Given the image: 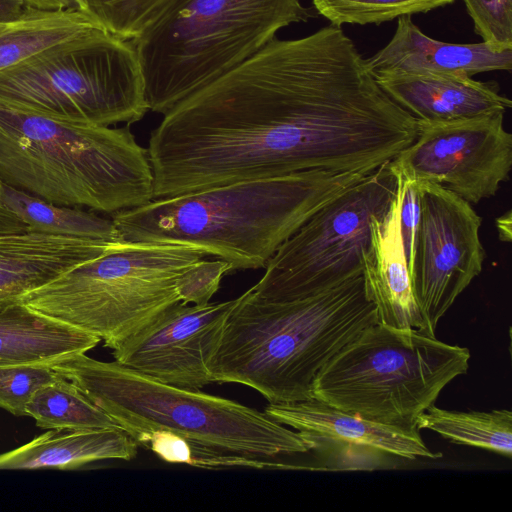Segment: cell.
I'll use <instances>...</instances> for the list:
<instances>
[{
    "mask_svg": "<svg viewBox=\"0 0 512 512\" xmlns=\"http://www.w3.org/2000/svg\"><path fill=\"white\" fill-rule=\"evenodd\" d=\"M417 131L341 26L274 38L164 114L147 149L153 199L309 171L371 172Z\"/></svg>",
    "mask_w": 512,
    "mask_h": 512,
    "instance_id": "6da1fadb",
    "label": "cell"
},
{
    "mask_svg": "<svg viewBox=\"0 0 512 512\" xmlns=\"http://www.w3.org/2000/svg\"><path fill=\"white\" fill-rule=\"evenodd\" d=\"M369 173L309 171L238 181L153 199L114 213L112 221L127 241L197 247L231 271L265 268L315 211Z\"/></svg>",
    "mask_w": 512,
    "mask_h": 512,
    "instance_id": "7a4b0ae2",
    "label": "cell"
},
{
    "mask_svg": "<svg viewBox=\"0 0 512 512\" xmlns=\"http://www.w3.org/2000/svg\"><path fill=\"white\" fill-rule=\"evenodd\" d=\"M377 323L363 273L286 302L264 301L249 289L226 319L208 373L212 383L248 386L271 404L310 400L318 373Z\"/></svg>",
    "mask_w": 512,
    "mask_h": 512,
    "instance_id": "3957f363",
    "label": "cell"
},
{
    "mask_svg": "<svg viewBox=\"0 0 512 512\" xmlns=\"http://www.w3.org/2000/svg\"><path fill=\"white\" fill-rule=\"evenodd\" d=\"M0 178L49 202L106 213L153 200L147 149L128 127L70 121L2 100Z\"/></svg>",
    "mask_w": 512,
    "mask_h": 512,
    "instance_id": "277c9868",
    "label": "cell"
},
{
    "mask_svg": "<svg viewBox=\"0 0 512 512\" xmlns=\"http://www.w3.org/2000/svg\"><path fill=\"white\" fill-rule=\"evenodd\" d=\"M110 415L139 445L154 431L251 459L311 451L299 432L239 402L154 380L116 361L76 353L48 364Z\"/></svg>",
    "mask_w": 512,
    "mask_h": 512,
    "instance_id": "5b68a950",
    "label": "cell"
},
{
    "mask_svg": "<svg viewBox=\"0 0 512 512\" xmlns=\"http://www.w3.org/2000/svg\"><path fill=\"white\" fill-rule=\"evenodd\" d=\"M310 17L300 0H170L131 41L148 110L166 114Z\"/></svg>",
    "mask_w": 512,
    "mask_h": 512,
    "instance_id": "8992f818",
    "label": "cell"
},
{
    "mask_svg": "<svg viewBox=\"0 0 512 512\" xmlns=\"http://www.w3.org/2000/svg\"><path fill=\"white\" fill-rule=\"evenodd\" d=\"M207 256L188 245L122 240L28 292L20 302L99 337L114 350L180 302L178 278Z\"/></svg>",
    "mask_w": 512,
    "mask_h": 512,
    "instance_id": "52a82bcc",
    "label": "cell"
},
{
    "mask_svg": "<svg viewBox=\"0 0 512 512\" xmlns=\"http://www.w3.org/2000/svg\"><path fill=\"white\" fill-rule=\"evenodd\" d=\"M470 351L418 329L366 328L317 375L313 398L380 424L415 429L441 391L466 374Z\"/></svg>",
    "mask_w": 512,
    "mask_h": 512,
    "instance_id": "ba28073f",
    "label": "cell"
},
{
    "mask_svg": "<svg viewBox=\"0 0 512 512\" xmlns=\"http://www.w3.org/2000/svg\"><path fill=\"white\" fill-rule=\"evenodd\" d=\"M0 100L105 127L135 123L148 111L132 42L100 27L0 71Z\"/></svg>",
    "mask_w": 512,
    "mask_h": 512,
    "instance_id": "9c48e42d",
    "label": "cell"
},
{
    "mask_svg": "<svg viewBox=\"0 0 512 512\" xmlns=\"http://www.w3.org/2000/svg\"><path fill=\"white\" fill-rule=\"evenodd\" d=\"M389 161L315 211L265 266L250 288L258 298L286 302L314 296L363 273L371 222L384 217L397 194Z\"/></svg>",
    "mask_w": 512,
    "mask_h": 512,
    "instance_id": "30bf717a",
    "label": "cell"
},
{
    "mask_svg": "<svg viewBox=\"0 0 512 512\" xmlns=\"http://www.w3.org/2000/svg\"><path fill=\"white\" fill-rule=\"evenodd\" d=\"M417 183L420 220L408 269L424 333L435 336L439 320L482 271V218L455 193L432 183Z\"/></svg>",
    "mask_w": 512,
    "mask_h": 512,
    "instance_id": "8fae6325",
    "label": "cell"
},
{
    "mask_svg": "<svg viewBox=\"0 0 512 512\" xmlns=\"http://www.w3.org/2000/svg\"><path fill=\"white\" fill-rule=\"evenodd\" d=\"M504 112L448 122H417L415 140L389 161L407 180L441 186L470 204L494 196L512 167Z\"/></svg>",
    "mask_w": 512,
    "mask_h": 512,
    "instance_id": "7c38bea8",
    "label": "cell"
},
{
    "mask_svg": "<svg viewBox=\"0 0 512 512\" xmlns=\"http://www.w3.org/2000/svg\"><path fill=\"white\" fill-rule=\"evenodd\" d=\"M237 298L203 305L178 302L112 350L114 361L154 380L200 390Z\"/></svg>",
    "mask_w": 512,
    "mask_h": 512,
    "instance_id": "4fadbf2b",
    "label": "cell"
},
{
    "mask_svg": "<svg viewBox=\"0 0 512 512\" xmlns=\"http://www.w3.org/2000/svg\"><path fill=\"white\" fill-rule=\"evenodd\" d=\"M382 90L417 122L467 119L511 108L495 82L464 74L381 73L374 75Z\"/></svg>",
    "mask_w": 512,
    "mask_h": 512,
    "instance_id": "5bb4252c",
    "label": "cell"
},
{
    "mask_svg": "<svg viewBox=\"0 0 512 512\" xmlns=\"http://www.w3.org/2000/svg\"><path fill=\"white\" fill-rule=\"evenodd\" d=\"M118 242L33 231L0 235V307L20 302L28 292L105 254Z\"/></svg>",
    "mask_w": 512,
    "mask_h": 512,
    "instance_id": "9a60e30c",
    "label": "cell"
},
{
    "mask_svg": "<svg viewBox=\"0 0 512 512\" xmlns=\"http://www.w3.org/2000/svg\"><path fill=\"white\" fill-rule=\"evenodd\" d=\"M397 20L391 40L366 58L373 75L434 73L473 76L512 69V49L498 51L483 41L465 44L443 42L422 32L411 16Z\"/></svg>",
    "mask_w": 512,
    "mask_h": 512,
    "instance_id": "2e32d148",
    "label": "cell"
},
{
    "mask_svg": "<svg viewBox=\"0 0 512 512\" xmlns=\"http://www.w3.org/2000/svg\"><path fill=\"white\" fill-rule=\"evenodd\" d=\"M264 412L272 420L305 436L335 443L376 449L398 458L437 459L442 456L424 443L419 430L388 426L333 407L321 400L269 403Z\"/></svg>",
    "mask_w": 512,
    "mask_h": 512,
    "instance_id": "e0dca14e",
    "label": "cell"
},
{
    "mask_svg": "<svg viewBox=\"0 0 512 512\" xmlns=\"http://www.w3.org/2000/svg\"><path fill=\"white\" fill-rule=\"evenodd\" d=\"M400 191L384 217L371 222V250L364 257L367 297L374 303L378 323L397 329H418L424 322L415 301L400 229Z\"/></svg>",
    "mask_w": 512,
    "mask_h": 512,
    "instance_id": "ac0fdd59",
    "label": "cell"
},
{
    "mask_svg": "<svg viewBox=\"0 0 512 512\" xmlns=\"http://www.w3.org/2000/svg\"><path fill=\"white\" fill-rule=\"evenodd\" d=\"M138 444L121 428L49 429L0 454V470L76 469L107 459L132 460Z\"/></svg>",
    "mask_w": 512,
    "mask_h": 512,
    "instance_id": "d6986e66",
    "label": "cell"
},
{
    "mask_svg": "<svg viewBox=\"0 0 512 512\" xmlns=\"http://www.w3.org/2000/svg\"><path fill=\"white\" fill-rule=\"evenodd\" d=\"M100 341L21 302L0 307V367L49 364L67 355L86 353Z\"/></svg>",
    "mask_w": 512,
    "mask_h": 512,
    "instance_id": "ffe728a7",
    "label": "cell"
},
{
    "mask_svg": "<svg viewBox=\"0 0 512 512\" xmlns=\"http://www.w3.org/2000/svg\"><path fill=\"white\" fill-rule=\"evenodd\" d=\"M95 27L99 26L76 8L33 9L0 31V71Z\"/></svg>",
    "mask_w": 512,
    "mask_h": 512,
    "instance_id": "44dd1931",
    "label": "cell"
},
{
    "mask_svg": "<svg viewBox=\"0 0 512 512\" xmlns=\"http://www.w3.org/2000/svg\"><path fill=\"white\" fill-rule=\"evenodd\" d=\"M2 204L27 224L28 231L111 242L124 240L112 219L46 201L5 183Z\"/></svg>",
    "mask_w": 512,
    "mask_h": 512,
    "instance_id": "7402d4cb",
    "label": "cell"
},
{
    "mask_svg": "<svg viewBox=\"0 0 512 512\" xmlns=\"http://www.w3.org/2000/svg\"><path fill=\"white\" fill-rule=\"evenodd\" d=\"M417 430H432L449 442L512 457V412L455 411L430 406L416 419Z\"/></svg>",
    "mask_w": 512,
    "mask_h": 512,
    "instance_id": "603a6c76",
    "label": "cell"
},
{
    "mask_svg": "<svg viewBox=\"0 0 512 512\" xmlns=\"http://www.w3.org/2000/svg\"><path fill=\"white\" fill-rule=\"evenodd\" d=\"M26 415L35 419L37 427L48 430L121 428L62 375L33 394L26 405Z\"/></svg>",
    "mask_w": 512,
    "mask_h": 512,
    "instance_id": "cb8c5ba5",
    "label": "cell"
},
{
    "mask_svg": "<svg viewBox=\"0 0 512 512\" xmlns=\"http://www.w3.org/2000/svg\"><path fill=\"white\" fill-rule=\"evenodd\" d=\"M456 0H312L316 12L330 24L379 25L418 13H427Z\"/></svg>",
    "mask_w": 512,
    "mask_h": 512,
    "instance_id": "d4e9b609",
    "label": "cell"
},
{
    "mask_svg": "<svg viewBox=\"0 0 512 512\" xmlns=\"http://www.w3.org/2000/svg\"><path fill=\"white\" fill-rule=\"evenodd\" d=\"M170 0H74L75 7L112 35L132 41L159 16Z\"/></svg>",
    "mask_w": 512,
    "mask_h": 512,
    "instance_id": "484cf974",
    "label": "cell"
},
{
    "mask_svg": "<svg viewBox=\"0 0 512 512\" xmlns=\"http://www.w3.org/2000/svg\"><path fill=\"white\" fill-rule=\"evenodd\" d=\"M61 378L48 364L0 367V408L14 416H27L26 405L42 386Z\"/></svg>",
    "mask_w": 512,
    "mask_h": 512,
    "instance_id": "4316f807",
    "label": "cell"
},
{
    "mask_svg": "<svg viewBox=\"0 0 512 512\" xmlns=\"http://www.w3.org/2000/svg\"><path fill=\"white\" fill-rule=\"evenodd\" d=\"M475 33L493 49H512V0H463Z\"/></svg>",
    "mask_w": 512,
    "mask_h": 512,
    "instance_id": "83f0119b",
    "label": "cell"
},
{
    "mask_svg": "<svg viewBox=\"0 0 512 512\" xmlns=\"http://www.w3.org/2000/svg\"><path fill=\"white\" fill-rule=\"evenodd\" d=\"M228 272H231L230 264L221 259H202L193 264L177 280L180 301L195 305L209 303Z\"/></svg>",
    "mask_w": 512,
    "mask_h": 512,
    "instance_id": "f1b7e54d",
    "label": "cell"
},
{
    "mask_svg": "<svg viewBox=\"0 0 512 512\" xmlns=\"http://www.w3.org/2000/svg\"><path fill=\"white\" fill-rule=\"evenodd\" d=\"M33 9L25 0H0V24L16 22Z\"/></svg>",
    "mask_w": 512,
    "mask_h": 512,
    "instance_id": "f546056e",
    "label": "cell"
},
{
    "mask_svg": "<svg viewBox=\"0 0 512 512\" xmlns=\"http://www.w3.org/2000/svg\"><path fill=\"white\" fill-rule=\"evenodd\" d=\"M28 231V226L16 214L0 205V235Z\"/></svg>",
    "mask_w": 512,
    "mask_h": 512,
    "instance_id": "4dcf8cb0",
    "label": "cell"
},
{
    "mask_svg": "<svg viewBox=\"0 0 512 512\" xmlns=\"http://www.w3.org/2000/svg\"><path fill=\"white\" fill-rule=\"evenodd\" d=\"M32 8L44 11H57L76 8L74 0H25Z\"/></svg>",
    "mask_w": 512,
    "mask_h": 512,
    "instance_id": "1f68e13d",
    "label": "cell"
},
{
    "mask_svg": "<svg viewBox=\"0 0 512 512\" xmlns=\"http://www.w3.org/2000/svg\"><path fill=\"white\" fill-rule=\"evenodd\" d=\"M3 186H4V183H3V181H2V180H1V178H0V205H3V204H2ZM3 206H4V205H3Z\"/></svg>",
    "mask_w": 512,
    "mask_h": 512,
    "instance_id": "d6a6232c",
    "label": "cell"
},
{
    "mask_svg": "<svg viewBox=\"0 0 512 512\" xmlns=\"http://www.w3.org/2000/svg\"><path fill=\"white\" fill-rule=\"evenodd\" d=\"M8 24H0V31L3 30Z\"/></svg>",
    "mask_w": 512,
    "mask_h": 512,
    "instance_id": "836d02e7",
    "label": "cell"
}]
</instances>
